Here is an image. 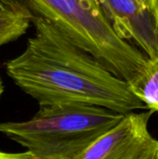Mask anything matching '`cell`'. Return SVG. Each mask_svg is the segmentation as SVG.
Returning <instances> with one entry per match:
<instances>
[{
  "instance_id": "obj_12",
  "label": "cell",
  "mask_w": 158,
  "mask_h": 159,
  "mask_svg": "<svg viewBox=\"0 0 158 159\" xmlns=\"http://www.w3.org/2000/svg\"><path fill=\"white\" fill-rule=\"evenodd\" d=\"M156 23H157V29H158V11H157V19H156Z\"/></svg>"
},
{
  "instance_id": "obj_4",
  "label": "cell",
  "mask_w": 158,
  "mask_h": 159,
  "mask_svg": "<svg viewBox=\"0 0 158 159\" xmlns=\"http://www.w3.org/2000/svg\"><path fill=\"white\" fill-rule=\"evenodd\" d=\"M154 112H129L100 136L79 159H158V140L149 131Z\"/></svg>"
},
{
  "instance_id": "obj_11",
  "label": "cell",
  "mask_w": 158,
  "mask_h": 159,
  "mask_svg": "<svg viewBox=\"0 0 158 159\" xmlns=\"http://www.w3.org/2000/svg\"><path fill=\"white\" fill-rule=\"evenodd\" d=\"M4 90H5V87H4V82H3V79L0 75V100L2 98V95L4 93Z\"/></svg>"
},
{
  "instance_id": "obj_5",
  "label": "cell",
  "mask_w": 158,
  "mask_h": 159,
  "mask_svg": "<svg viewBox=\"0 0 158 159\" xmlns=\"http://www.w3.org/2000/svg\"><path fill=\"white\" fill-rule=\"evenodd\" d=\"M103 12L120 37L132 41L149 59L157 58V23L151 11L136 0H104Z\"/></svg>"
},
{
  "instance_id": "obj_1",
  "label": "cell",
  "mask_w": 158,
  "mask_h": 159,
  "mask_svg": "<svg viewBox=\"0 0 158 159\" xmlns=\"http://www.w3.org/2000/svg\"><path fill=\"white\" fill-rule=\"evenodd\" d=\"M24 50L5 63L14 84L39 106L85 103L127 114L147 109L117 77L56 24L40 16Z\"/></svg>"
},
{
  "instance_id": "obj_6",
  "label": "cell",
  "mask_w": 158,
  "mask_h": 159,
  "mask_svg": "<svg viewBox=\"0 0 158 159\" xmlns=\"http://www.w3.org/2000/svg\"><path fill=\"white\" fill-rule=\"evenodd\" d=\"M130 86L147 110L158 113V57L148 58L142 75Z\"/></svg>"
},
{
  "instance_id": "obj_3",
  "label": "cell",
  "mask_w": 158,
  "mask_h": 159,
  "mask_svg": "<svg viewBox=\"0 0 158 159\" xmlns=\"http://www.w3.org/2000/svg\"><path fill=\"white\" fill-rule=\"evenodd\" d=\"M34 16L47 19L106 69L131 84L148 57L120 37L103 12L104 0H28Z\"/></svg>"
},
{
  "instance_id": "obj_10",
  "label": "cell",
  "mask_w": 158,
  "mask_h": 159,
  "mask_svg": "<svg viewBox=\"0 0 158 159\" xmlns=\"http://www.w3.org/2000/svg\"><path fill=\"white\" fill-rule=\"evenodd\" d=\"M0 159H32V157L26 151L23 153H7L0 151Z\"/></svg>"
},
{
  "instance_id": "obj_8",
  "label": "cell",
  "mask_w": 158,
  "mask_h": 159,
  "mask_svg": "<svg viewBox=\"0 0 158 159\" xmlns=\"http://www.w3.org/2000/svg\"><path fill=\"white\" fill-rule=\"evenodd\" d=\"M0 4L15 11H19L28 15L29 17H34L28 0H0Z\"/></svg>"
},
{
  "instance_id": "obj_9",
  "label": "cell",
  "mask_w": 158,
  "mask_h": 159,
  "mask_svg": "<svg viewBox=\"0 0 158 159\" xmlns=\"http://www.w3.org/2000/svg\"><path fill=\"white\" fill-rule=\"evenodd\" d=\"M143 8L148 9L151 11L155 17L156 20L157 19V11H158V0H136Z\"/></svg>"
},
{
  "instance_id": "obj_2",
  "label": "cell",
  "mask_w": 158,
  "mask_h": 159,
  "mask_svg": "<svg viewBox=\"0 0 158 159\" xmlns=\"http://www.w3.org/2000/svg\"><path fill=\"white\" fill-rule=\"evenodd\" d=\"M124 115L85 103L41 105L28 120L0 122V134L24 148L32 159H79Z\"/></svg>"
},
{
  "instance_id": "obj_7",
  "label": "cell",
  "mask_w": 158,
  "mask_h": 159,
  "mask_svg": "<svg viewBox=\"0 0 158 159\" xmlns=\"http://www.w3.org/2000/svg\"><path fill=\"white\" fill-rule=\"evenodd\" d=\"M31 23L32 18L28 15L0 4V48L25 34Z\"/></svg>"
}]
</instances>
